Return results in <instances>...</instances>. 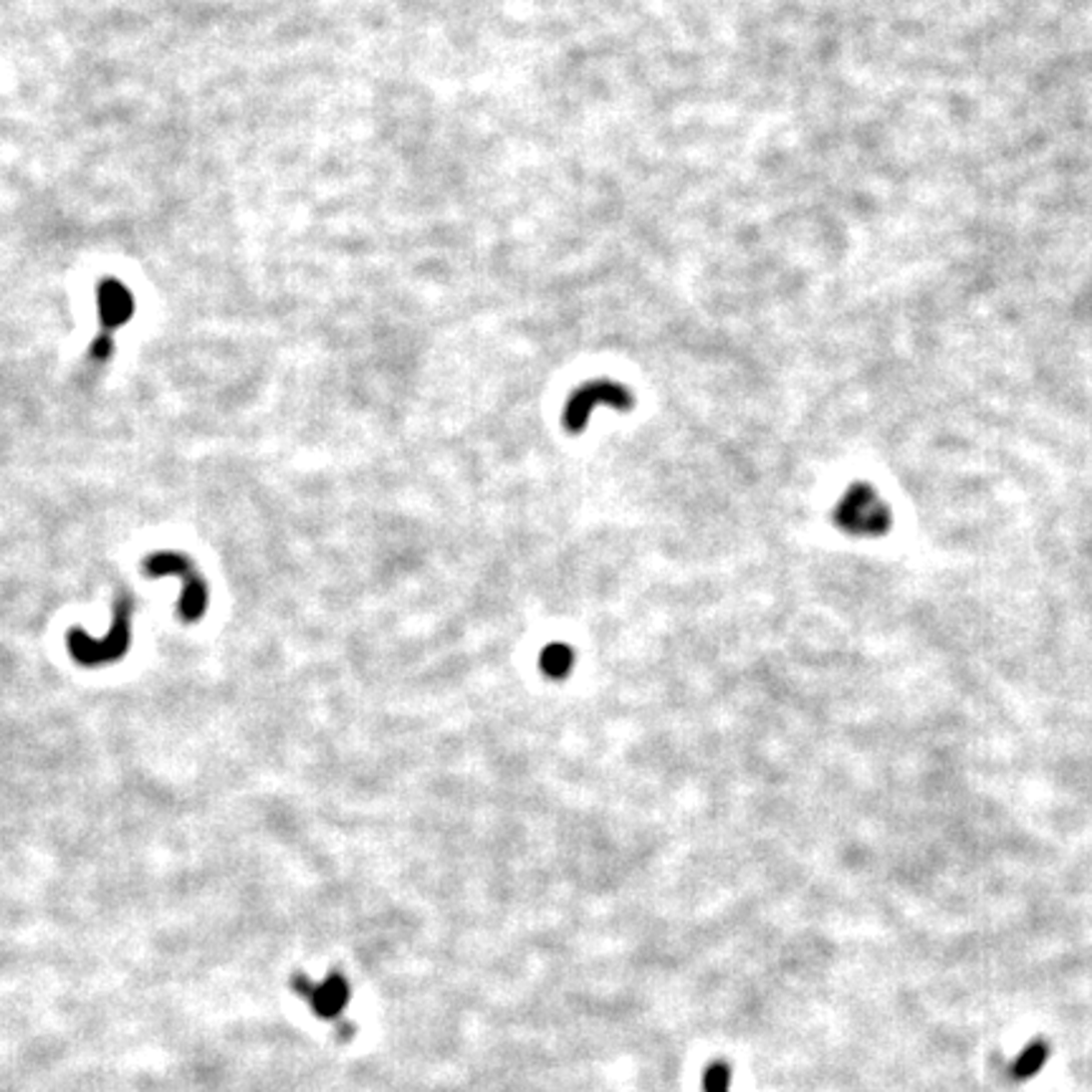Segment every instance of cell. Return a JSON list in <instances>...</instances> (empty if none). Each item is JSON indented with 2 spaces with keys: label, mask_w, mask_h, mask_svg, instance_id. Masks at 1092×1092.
Returning <instances> with one entry per match:
<instances>
[{
  "label": "cell",
  "mask_w": 1092,
  "mask_h": 1092,
  "mask_svg": "<svg viewBox=\"0 0 1092 1092\" xmlns=\"http://www.w3.org/2000/svg\"><path fill=\"white\" fill-rule=\"evenodd\" d=\"M599 405H609V408L617 410H630L632 408V392L625 385L614 380H592L584 382L574 395L569 397V403L564 408V428L569 433H579L584 428V423L589 420V415L599 408Z\"/></svg>",
  "instance_id": "1"
},
{
  "label": "cell",
  "mask_w": 1092,
  "mask_h": 1092,
  "mask_svg": "<svg viewBox=\"0 0 1092 1092\" xmlns=\"http://www.w3.org/2000/svg\"><path fill=\"white\" fill-rule=\"evenodd\" d=\"M135 311V299L127 291V286H122L120 281L109 278V281H99V316L107 326H122Z\"/></svg>",
  "instance_id": "2"
},
{
  "label": "cell",
  "mask_w": 1092,
  "mask_h": 1092,
  "mask_svg": "<svg viewBox=\"0 0 1092 1092\" xmlns=\"http://www.w3.org/2000/svg\"><path fill=\"white\" fill-rule=\"evenodd\" d=\"M349 1001V986L347 981H344L342 976H337L334 973L326 984H321L319 989H314V994H311V1006H314V1011L319 1016H337L339 1011L347 1006Z\"/></svg>",
  "instance_id": "3"
},
{
  "label": "cell",
  "mask_w": 1092,
  "mask_h": 1092,
  "mask_svg": "<svg viewBox=\"0 0 1092 1092\" xmlns=\"http://www.w3.org/2000/svg\"><path fill=\"white\" fill-rule=\"evenodd\" d=\"M728 1085H731V1070L726 1065L708 1067L706 1077H703L706 1092H728Z\"/></svg>",
  "instance_id": "4"
}]
</instances>
